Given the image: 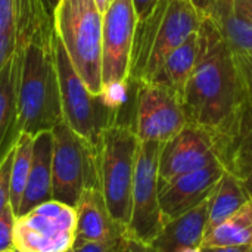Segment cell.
<instances>
[{
	"label": "cell",
	"mask_w": 252,
	"mask_h": 252,
	"mask_svg": "<svg viewBox=\"0 0 252 252\" xmlns=\"http://www.w3.org/2000/svg\"><path fill=\"white\" fill-rule=\"evenodd\" d=\"M199 35L201 53L180 100L188 124L214 136L244 105L245 93L235 55L210 18L204 19Z\"/></svg>",
	"instance_id": "obj_1"
},
{
	"label": "cell",
	"mask_w": 252,
	"mask_h": 252,
	"mask_svg": "<svg viewBox=\"0 0 252 252\" xmlns=\"http://www.w3.org/2000/svg\"><path fill=\"white\" fill-rule=\"evenodd\" d=\"M16 111L21 133L32 137L52 131L63 121L53 38L27 46L18 78Z\"/></svg>",
	"instance_id": "obj_2"
},
{
	"label": "cell",
	"mask_w": 252,
	"mask_h": 252,
	"mask_svg": "<svg viewBox=\"0 0 252 252\" xmlns=\"http://www.w3.org/2000/svg\"><path fill=\"white\" fill-rule=\"evenodd\" d=\"M102 21L94 0H59L53 12L55 31L93 94H102Z\"/></svg>",
	"instance_id": "obj_3"
},
{
	"label": "cell",
	"mask_w": 252,
	"mask_h": 252,
	"mask_svg": "<svg viewBox=\"0 0 252 252\" xmlns=\"http://www.w3.org/2000/svg\"><path fill=\"white\" fill-rule=\"evenodd\" d=\"M139 139L130 123L118 121L96 146L97 188L112 219L127 229L131 216V189Z\"/></svg>",
	"instance_id": "obj_4"
},
{
	"label": "cell",
	"mask_w": 252,
	"mask_h": 252,
	"mask_svg": "<svg viewBox=\"0 0 252 252\" xmlns=\"http://www.w3.org/2000/svg\"><path fill=\"white\" fill-rule=\"evenodd\" d=\"M53 53L59 77L63 121L94 149L106 128L118 123V109H114L103 94H93L77 74L56 31Z\"/></svg>",
	"instance_id": "obj_5"
},
{
	"label": "cell",
	"mask_w": 252,
	"mask_h": 252,
	"mask_svg": "<svg viewBox=\"0 0 252 252\" xmlns=\"http://www.w3.org/2000/svg\"><path fill=\"white\" fill-rule=\"evenodd\" d=\"M52 199L75 208L89 188H97L96 149L65 121L52 130Z\"/></svg>",
	"instance_id": "obj_6"
},
{
	"label": "cell",
	"mask_w": 252,
	"mask_h": 252,
	"mask_svg": "<svg viewBox=\"0 0 252 252\" xmlns=\"http://www.w3.org/2000/svg\"><path fill=\"white\" fill-rule=\"evenodd\" d=\"M77 211L50 199L16 217L13 250L16 252H66L75 241Z\"/></svg>",
	"instance_id": "obj_7"
},
{
	"label": "cell",
	"mask_w": 252,
	"mask_h": 252,
	"mask_svg": "<svg viewBox=\"0 0 252 252\" xmlns=\"http://www.w3.org/2000/svg\"><path fill=\"white\" fill-rule=\"evenodd\" d=\"M162 143L140 142L136 152V165L131 189V216L126 235L145 244H152L162 229L159 208L158 165Z\"/></svg>",
	"instance_id": "obj_8"
},
{
	"label": "cell",
	"mask_w": 252,
	"mask_h": 252,
	"mask_svg": "<svg viewBox=\"0 0 252 252\" xmlns=\"http://www.w3.org/2000/svg\"><path fill=\"white\" fill-rule=\"evenodd\" d=\"M134 86L136 114L133 127L140 142L165 143L183 130L188 120L176 92L154 81H140Z\"/></svg>",
	"instance_id": "obj_9"
},
{
	"label": "cell",
	"mask_w": 252,
	"mask_h": 252,
	"mask_svg": "<svg viewBox=\"0 0 252 252\" xmlns=\"http://www.w3.org/2000/svg\"><path fill=\"white\" fill-rule=\"evenodd\" d=\"M137 16L133 0H114L102 21V93L128 84Z\"/></svg>",
	"instance_id": "obj_10"
},
{
	"label": "cell",
	"mask_w": 252,
	"mask_h": 252,
	"mask_svg": "<svg viewBox=\"0 0 252 252\" xmlns=\"http://www.w3.org/2000/svg\"><path fill=\"white\" fill-rule=\"evenodd\" d=\"M219 155L214 136L196 126L186 124L174 137L162 143L158 165V185L182 174L217 164Z\"/></svg>",
	"instance_id": "obj_11"
},
{
	"label": "cell",
	"mask_w": 252,
	"mask_h": 252,
	"mask_svg": "<svg viewBox=\"0 0 252 252\" xmlns=\"http://www.w3.org/2000/svg\"><path fill=\"white\" fill-rule=\"evenodd\" d=\"M204 19L189 0H165L145 69L137 83L152 81L165 58L189 35L198 32Z\"/></svg>",
	"instance_id": "obj_12"
},
{
	"label": "cell",
	"mask_w": 252,
	"mask_h": 252,
	"mask_svg": "<svg viewBox=\"0 0 252 252\" xmlns=\"http://www.w3.org/2000/svg\"><path fill=\"white\" fill-rule=\"evenodd\" d=\"M221 162L182 174L159 186V208L162 224L180 217L207 201L221 176L224 174Z\"/></svg>",
	"instance_id": "obj_13"
},
{
	"label": "cell",
	"mask_w": 252,
	"mask_h": 252,
	"mask_svg": "<svg viewBox=\"0 0 252 252\" xmlns=\"http://www.w3.org/2000/svg\"><path fill=\"white\" fill-rule=\"evenodd\" d=\"M219 161L224 170L244 179L252 173V105L247 100L229 121L214 134Z\"/></svg>",
	"instance_id": "obj_14"
},
{
	"label": "cell",
	"mask_w": 252,
	"mask_h": 252,
	"mask_svg": "<svg viewBox=\"0 0 252 252\" xmlns=\"http://www.w3.org/2000/svg\"><path fill=\"white\" fill-rule=\"evenodd\" d=\"M75 239L111 245L123 242L126 229L112 219L99 188L86 189L75 205Z\"/></svg>",
	"instance_id": "obj_15"
},
{
	"label": "cell",
	"mask_w": 252,
	"mask_h": 252,
	"mask_svg": "<svg viewBox=\"0 0 252 252\" xmlns=\"http://www.w3.org/2000/svg\"><path fill=\"white\" fill-rule=\"evenodd\" d=\"M208 18L233 55H252V12L248 0H216Z\"/></svg>",
	"instance_id": "obj_16"
},
{
	"label": "cell",
	"mask_w": 252,
	"mask_h": 252,
	"mask_svg": "<svg viewBox=\"0 0 252 252\" xmlns=\"http://www.w3.org/2000/svg\"><path fill=\"white\" fill-rule=\"evenodd\" d=\"M52 131L37 134L34 137L30 174L16 217H21L40 204L52 199Z\"/></svg>",
	"instance_id": "obj_17"
},
{
	"label": "cell",
	"mask_w": 252,
	"mask_h": 252,
	"mask_svg": "<svg viewBox=\"0 0 252 252\" xmlns=\"http://www.w3.org/2000/svg\"><path fill=\"white\" fill-rule=\"evenodd\" d=\"M210 198L162 226L159 235L151 244L157 252H179L202 245L208 221Z\"/></svg>",
	"instance_id": "obj_18"
},
{
	"label": "cell",
	"mask_w": 252,
	"mask_h": 252,
	"mask_svg": "<svg viewBox=\"0 0 252 252\" xmlns=\"http://www.w3.org/2000/svg\"><path fill=\"white\" fill-rule=\"evenodd\" d=\"M24 56L13 53L0 72V164L13 151L21 134L16 111V89Z\"/></svg>",
	"instance_id": "obj_19"
},
{
	"label": "cell",
	"mask_w": 252,
	"mask_h": 252,
	"mask_svg": "<svg viewBox=\"0 0 252 252\" xmlns=\"http://www.w3.org/2000/svg\"><path fill=\"white\" fill-rule=\"evenodd\" d=\"M15 55L24 56L31 41H50L55 34L53 18L43 0H13Z\"/></svg>",
	"instance_id": "obj_20"
},
{
	"label": "cell",
	"mask_w": 252,
	"mask_h": 252,
	"mask_svg": "<svg viewBox=\"0 0 252 252\" xmlns=\"http://www.w3.org/2000/svg\"><path fill=\"white\" fill-rule=\"evenodd\" d=\"M201 53V35L199 31L189 35L179 47H176L164 61L159 71L154 77V83L162 84L179 96L193 72Z\"/></svg>",
	"instance_id": "obj_21"
},
{
	"label": "cell",
	"mask_w": 252,
	"mask_h": 252,
	"mask_svg": "<svg viewBox=\"0 0 252 252\" xmlns=\"http://www.w3.org/2000/svg\"><path fill=\"white\" fill-rule=\"evenodd\" d=\"M251 201V196L242 183L241 179L233 176L229 171H224L221 179L219 180L211 198L208 208V221L207 230H213L232 216H235L245 204Z\"/></svg>",
	"instance_id": "obj_22"
},
{
	"label": "cell",
	"mask_w": 252,
	"mask_h": 252,
	"mask_svg": "<svg viewBox=\"0 0 252 252\" xmlns=\"http://www.w3.org/2000/svg\"><path fill=\"white\" fill-rule=\"evenodd\" d=\"M229 245H252V201L235 216L205 233L201 248Z\"/></svg>",
	"instance_id": "obj_23"
},
{
	"label": "cell",
	"mask_w": 252,
	"mask_h": 252,
	"mask_svg": "<svg viewBox=\"0 0 252 252\" xmlns=\"http://www.w3.org/2000/svg\"><path fill=\"white\" fill-rule=\"evenodd\" d=\"M32 146H34V137L25 133H21L18 137V142L13 149V161L10 168V199L9 205L15 216L18 214L24 190L27 186L30 167H31V158H32Z\"/></svg>",
	"instance_id": "obj_24"
},
{
	"label": "cell",
	"mask_w": 252,
	"mask_h": 252,
	"mask_svg": "<svg viewBox=\"0 0 252 252\" xmlns=\"http://www.w3.org/2000/svg\"><path fill=\"white\" fill-rule=\"evenodd\" d=\"M15 221H16V216L9 205L0 213V252L13 248L12 244H13Z\"/></svg>",
	"instance_id": "obj_25"
},
{
	"label": "cell",
	"mask_w": 252,
	"mask_h": 252,
	"mask_svg": "<svg viewBox=\"0 0 252 252\" xmlns=\"http://www.w3.org/2000/svg\"><path fill=\"white\" fill-rule=\"evenodd\" d=\"M15 149V148H13ZM13 161V151L0 164V213L9 207L10 199V168Z\"/></svg>",
	"instance_id": "obj_26"
},
{
	"label": "cell",
	"mask_w": 252,
	"mask_h": 252,
	"mask_svg": "<svg viewBox=\"0 0 252 252\" xmlns=\"http://www.w3.org/2000/svg\"><path fill=\"white\" fill-rule=\"evenodd\" d=\"M235 59L242 81L245 100L252 105V55H235Z\"/></svg>",
	"instance_id": "obj_27"
},
{
	"label": "cell",
	"mask_w": 252,
	"mask_h": 252,
	"mask_svg": "<svg viewBox=\"0 0 252 252\" xmlns=\"http://www.w3.org/2000/svg\"><path fill=\"white\" fill-rule=\"evenodd\" d=\"M121 245H123V242L121 244H117V245H111V244H103V242H93V241L75 239L71 250L74 252H120Z\"/></svg>",
	"instance_id": "obj_28"
},
{
	"label": "cell",
	"mask_w": 252,
	"mask_h": 252,
	"mask_svg": "<svg viewBox=\"0 0 252 252\" xmlns=\"http://www.w3.org/2000/svg\"><path fill=\"white\" fill-rule=\"evenodd\" d=\"M15 32L13 0H0V34Z\"/></svg>",
	"instance_id": "obj_29"
},
{
	"label": "cell",
	"mask_w": 252,
	"mask_h": 252,
	"mask_svg": "<svg viewBox=\"0 0 252 252\" xmlns=\"http://www.w3.org/2000/svg\"><path fill=\"white\" fill-rule=\"evenodd\" d=\"M15 52V32L0 34V72Z\"/></svg>",
	"instance_id": "obj_30"
},
{
	"label": "cell",
	"mask_w": 252,
	"mask_h": 252,
	"mask_svg": "<svg viewBox=\"0 0 252 252\" xmlns=\"http://www.w3.org/2000/svg\"><path fill=\"white\" fill-rule=\"evenodd\" d=\"M120 252H157V250L151 244L140 242V241L133 239V238H130V236L126 235Z\"/></svg>",
	"instance_id": "obj_31"
},
{
	"label": "cell",
	"mask_w": 252,
	"mask_h": 252,
	"mask_svg": "<svg viewBox=\"0 0 252 252\" xmlns=\"http://www.w3.org/2000/svg\"><path fill=\"white\" fill-rule=\"evenodd\" d=\"M158 3H159V0H133V6H134L137 21H142L146 16H149Z\"/></svg>",
	"instance_id": "obj_32"
},
{
	"label": "cell",
	"mask_w": 252,
	"mask_h": 252,
	"mask_svg": "<svg viewBox=\"0 0 252 252\" xmlns=\"http://www.w3.org/2000/svg\"><path fill=\"white\" fill-rule=\"evenodd\" d=\"M252 245H229V247H204L202 252H251Z\"/></svg>",
	"instance_id": "obj_33"
},
{
	"label": "cell",
	"mask_w": 252,
	"mask_h": 252,
	"mask_svg": "<svg viewBox=\"0 0 252 252\" xmlns=\"http://www.w3.org/2000/svg\"><path fill=\"white\" fill-rule=\"evenodd\" d=\"M214 1L216 0H189V3L204 16V18H208L210 13H211V9L214 6Z\"/></svg>",
	"instance_id": "obj_34"
},
{
	"label": "cell",
	"mask_w": 252,
	"mask_h": 252,
	"mask_svg": "<svg viewBox=\"0 0 252 252\" xmlns=\"http://www.w3.org/2000/svg\"><path fill=\"white\" fill-rule=\"evenodd\" d=\"M43 3H44V6H46V9H47L49 15L53 18V12H55L56 6H58V3H59V0H43Z\"/></svg>",
	"instance_id": "obj_35"
},
{
	"label": "cell",
	"mask_w": 252,
	"mask_h": 252,
	"mask_svg": "<svg viewBox=\"0 0 252 252\" xmlns=\"http://www.w3.org/2000/svg\"><path fill=\"white\" fill-rule=\"evenodd\" d=\"M241 180H242V183L245 185V188H247V190H248V193H250L252 201V173H250L248 176H245V177L241 179Z\"/></svg>",
	"instance_id": "obj_36"
},
{
	"label": "cell",
	"mask_w": 252,
	"mask_h": 252,
	"mask_svg": "<svg viewBox=\"0 0 252 252\" xmlns=\"http://www.w3.org/2000/svg\"><path fill=\"white\" fill-rule=\"evenodd\" d=\"M94 1H96V4H97L99 10H100L102 13H105V12H106V9L109 7V4H111L114 0H94Z\"/></svg>",
	"instance_id": "obj_37"
},
{
	"label": "cell",
	"mask_w": 252,
	"mask_h": 252,
	"mask_svg": "<svg viewBox=\"0 0 252 252\" xmlns=\"http://www.w3.org/2000/svg\"><path fill=\"white\" fill-rule=\"evenodd\" d=\"M179 252H202V248L201 247L199 248H186V250H182Z\"/></svg>",
	"instance_id": "obj_38"
},
{
	"label": "cell",
	"mask_w": 252,
	"mask_h": 252,
	"mask_svg": "<svg viewBox=\"0 0 252 252\" xmlns=\"http://www.w3.org/2000/svg\"><path fill=\"white\" fill-rule=\"evenodd\" d=\"M1 252H16L13 248H9V250H6V251H1Z\"/></svg>",
	"instance_id": "obj_39"
},
{
	"label": "cell",
	"mask_w": 252,
	"mask_h": 252,
	"mask_svg": "<svg viewBox=\"0 0 252 252\" xmlns=\"http://www.w3.org/2000/svg\"><path fill=\"white\" fill-rule=\"evenodd\" d=\"M248 4H250V9H251L252 12V0H248Z\"/></svg>",
	"instance_id": "obj_40"
},
{
	"label": "cell",
	"mask_w": 252,
	"mask_h": 252,
	"mask_svg": "<svg viewBox=\"0 0 252 252\" xmlns=\"http://www.w3.org/2000/svg\"><path fill=\"white\" fill-rule=\"evenodd\" d=\"M66 252H74V251H72V250H68V251H66Z\"/></svg>",
	"instance_id": "obj_41"
},
{
	"label": "cell",
	"mask_w": 252,
	"mask_h": 252,
	"mask_svg": "<svg viewBox=\"0 0 252 252\" xmlns=\"http://www.w3.org/2000/svg\"><path fill=\"white\" fill-rule=\"evenodd\" d=\"M251 252H252V248H251Z\"/></svg>",
	"instance_id": "obj_42"
}]
</instances>
